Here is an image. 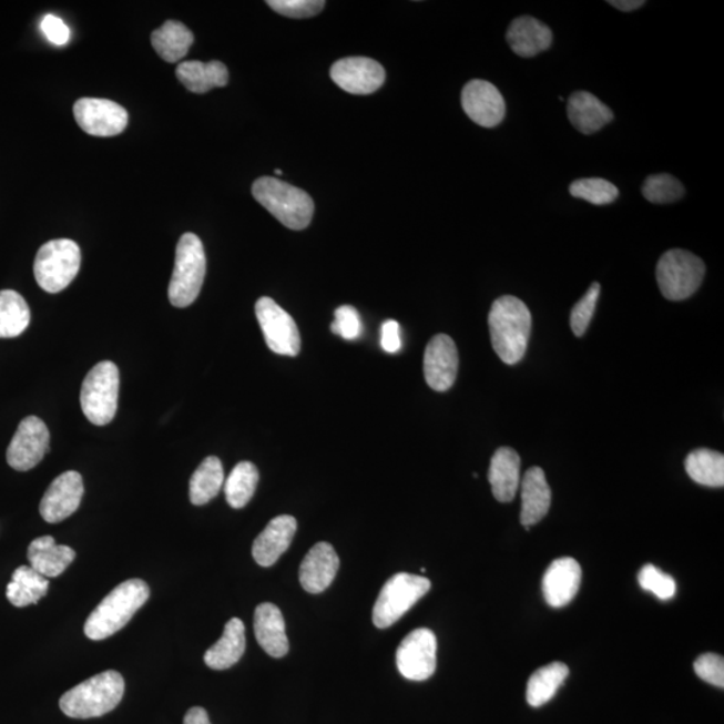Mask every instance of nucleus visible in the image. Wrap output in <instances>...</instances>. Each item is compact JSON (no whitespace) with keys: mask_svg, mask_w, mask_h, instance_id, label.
Here are the masks:
<instances>
[{"mask_svg":"<svg viewBox=\"0 0 724 724\" xmlns=\"http://www.w3.org/2000/svg\"><path fill=\"white\" fill-rule=\"evenodd\" d=\"M489 326L492 348L504 364L514 365L527 354L531 314L521 299L499 297L491 306Z\"/></svg>","mask_w":724,"mask_h":724,"instance_id":"nucleus-1","label":"nucleus"},{"mask_svg":"<svg viewBox=\"0 0 724 724\" xmlns=\"http://www.w3.org/2000/svg\"><path fill=\"white\" fill-rule=\"evenodd\" d=\"M145 581L132 579L115 587L88 618L85 634L94 642L113 636L130 623L141 606L150 599Z\"/></svg>","mask_w":724,"mask_h":724,"instance_id":"nucleus-2","label":"nucleus"},{"mask_svg":"<svg viewBox=\"0 0 724 724\" xmlns=\"http://www.w3.org/2000/svg\"><path fill=\"white\" fill-rule=\"evenodd\" d=\"M124 692V677L118 671H105L63 694L60 707L74 720H91L111 713L123 701Z\"/></svg>","mask_w":724,"mask_h":724,"instance_id":"nucleus-3","label":"nucleus"},{"mask_svg":"<svg viewBox=\"0 0 724 724\" xmlns=\"http://www.w3.org/2000/svg\"><path fill=\"white\" fill-rule=\"evenodd\" d=\"M253 195L287 228L304 230L313 220V198L305 191L277 177H259L253 184Z\"/></svg>","mask_w":724,"mask_h":724,"instance_id":"nucleus-4","label":"nucleus"},{"mask_svg":"<svg viewBox=\"0 0 724 724\" xmlns=\"http://www.w3.org/2000/svg\"><path fill=\"white\" fill-rule=\"evenodd\" d=\"M207 259L203 243L195 234H184L177 243L175 268L170 282L169 297L175 307L195 303L206 277Z\"/></svg>","mask_w":724,"mask_h":724,"instance_id":"nucleus-5","label":"nucleus"},{"mask_svg":"<svg viewBox=\"0 0 724 724\" xmlns=\"http://www.w3.org/2000/svg\"><path fill=\"white\" fill-rule=\"evenodd\" d=\"M120 371L112 361H101L83 380L80 401L83 415L94 426H106L119 406Z\"/></svg>","mask_w":724,"mask_h":724,"instance_id":"nucleus-6","label":"nucleus"},{"mask_svg":"<svg viewBox=\"0 0 724 724\" xmlns=\"http://www.w3.org/2000/svg\"><path fill=\"white\" fill-rule=\"evenodd\" d=\"M81 267V249L70 239L44 243L34 262L37 284L44 292L57 294L72 284Z\"/></svg>","mask_w":724,"mask_h":724,"instance_id":"nucleus-7","label":"nucleus"},{"mask_svg":"<svg viewBox=\"0 0 724 724\" xmlns=\"http://www.w3.org/2000/svg\"><path fill=\"white\" fill-rule=\"evenodd\" d=\"M706 266L704 262L685 249H670L660 258L656 278L664 298L670 300L687 299L701 287Z\"/></svg>","mask_w":724,"mask_h":724,"instance_id":"nucleus-8","label":"nucleus"},{"mask_svg":"<svg viewBox=\"0 0 724 724\" xmlns=\"http://www.w3.org/2000/svg\"><path fill=\"white\" fill-rule=\"evenodd\" d=\"M431 589L426 577L397 573L383 587L374 606L371 619L380 630L399 621Z\"/></svg>","mask_w":724,"mask_h":724,"instance_id":"nucleus-9","label":"nucleus"},{"mask_svg":"<svg viewBox=\"0 0 724 724\" xmlns=\"http://www.w3.org/2000/svg\"><path fill=\"white\" fill-rule=\"evenodd\" d=\"M255 313L261 329L264 332L266 344L274 354L290 357L299 354V330L290 314L268 297L258 299Z\"/></svg>","mask_w":724,"mask_h":724,"instance_id":"nucleus-10","label":"nucleus"},{"mask_svg":"<svg viewBox=\"0 0 724 724\" xmlns=\"http://www.w3.org/2000/svg\"><path fill=\"white\" fill-rule=\"evenodd\" d=\"M438 640L432 631L419 628L402 640L396 652L397 669L408 681L422 682L437 670Z\"/></svg>","mask_w":724,"mask_h":724,"instance_id":"nucleus-11","label":"nucleus"},{"mask_svg":"<svg viewBox=\"0 0 724 724\" xmlns=\"http://www.w3.org/2000/svg\"><path fill=\"white\" fill-rule=\"evenodd\" d=\"M50 432L37 416H29L19 425L8 450V463L17 471H29L40 465L49 452Z\"/></svg>","mask_w":724,"mask_h":724,"instance_id":"nucleus-12","label":"nucleus"},{"mask_svg":"<svg viewBox=\"0 0 724 724\" xmlns=\"http://www.w3.org/2000/svg\"><path fill=\"white\" fill-rule=\"evenodd\" d=\"M73 112L81 130L95 137L118 136L128 125L125 109L104 99H81Z\"/></svg>","mask_w":724,"mask_h":724,"instance_id":"nucleus-13","label":"nucleus"},{"mask_svg":"<svg viewBox=\"0 0 724 724\" xmlns=\"http://www.w3.org/2000/svg\"><path fill=\"white\" fill-rule=\"evenodd\" d=\"M330 77L345 92L365 95L379 91L386 81V70L370 58L349 57L332 67Z\"/></svg>","mask_w":724,"mask_h":724,"instance_id":"nucleus-14","label":"nucleus"},{"mask_svg":"<svg viewBox=\"0 0 724 724\" xmlns=\"http://www.w3.org/2000/svg\"><path fill=\"white\" fill-rule=\"evenodd\" d=\"M461 106L473 121L483 128H494L502 123L506 102L498 88L489 81L472 80L461 92Z\"/></svg>","mask_w":724,"mask_h":724,"instance_id":"nucleus-15","label":"nucleus"},{"mask_svg":"<svg viewBox=\"0 0 724 724\" xmlns=\"http://www.w3.org/2000/svg\"><path fill=\"white\" fill-rule=\"evenodd\" d=\"M83 497L82 477L77 471H67L53 480L41 501L40 511L44 521H65L80 508Z\"/></svg>","mask_w":724,"mask_h":724,"instance_id":"nucleus-16","label":"nucleus"},{"mask_svg":"<svg viewBox=\"0 0 724 724\" xmlns=\"http://www.w3.org/2000/svg\"><path fill=\"white\" fill-rule=\"evenodd\" d=\"M459 355L453 339L446 335L432 337L425 354V377L429 387L446 392L457 380Z\"/></svg>","mask_w":724,"mask_h":724,"instance_id":"nucleus-17","label":"nucleus"},{"mask_svg":"<svg viewBox=\"0 0 724 724\" xmlns=\"http://www.w3.org/2000/svg\"><path fill=\"white\" fill-rule=\"evenodd\" d=\"M582 570L572 557L552 562L543 575L542 592L544 600L553 608H562L572 602L579 593Z\"/></svg>","mask_w":724,"mask_h":724,"instance_id":"nucleus-18","label":"nucleus"},{"mask_svg":"<svg viewBox=\"0 0 724 724\" xmlns=\"http://www.w3.org/2000/svg\"><path fill=\"white\" fill-rule=\"evenodd\" d=\"M338 568L339 559L330 543L314 544L300 563V585L312 594L323 593L335 581Z\"/></svg>","mask_w":724,"mask_h":724,"instance_id":"nucleus-19","label":"nucleus"},{"mask_svg":"<svg viewBox=\"0 0 724 724\" xmlns=\"http://www.w3.org/2000/svg\"><path fill=\"white\" fill-rule=\"evenodd\" d=\"M297 519L292 516H279L272 519L266 529L256 537L253 544V557L258 565L273 567L279 557L290 548L297 531Z\"/></svg>","mask_w":724,"mask_h":724,"instance_id":"nucleus-20","label":"nucleus"},{"mask_svg":"<svg viewBox=\"0 0 724 724\" xmlns=\"http://www.w3.org/2000/svg\"><path fill=\"white\" fill-rule=\"evenodd\" d=\"M255 638L268 655L284 657L288 652V639L284 614L277 605L265 602L254 613Z\"/></svg>","mask_w":724,"mask_h":724,"instance_id":"nucleus-21","label":"nucleus"},{"mask_svg":"<svg viewBox=\"0 0 724 724\" xmlns=\"http://www.w3.org/2000/svg\"><path fill=\"white\" fill-rule=\"evenodd\" d=\"M489 482L498 502L509 503L521 486V458L510 447H501L491 459Z\"/></svg>","mask_w":724,"mask_h":724,"instance_id":"nucleus-22","label":"nucleus"},{"mask_svg":"<svg viewBox=\"0 0 724 724\" xmlns=\"http://www.w3.org/2000/svg\"><path fill=\"white\" fill-rule=\"evenodd\" d=\"M521 523L529 530L548 514L552 503V490L541 467H531L521 482Z\"/></svg>","mask_w":724,"mask_h":724,"instance_id":"nucleus-23","label":"nucleus"},{"mask_svg":"<svg viewBox=\"0 0 724 724\" xmlns=\"http://www.w3.org/2000/svg\"><path fill=\"white\" fill-rule=\"evenodd\" d=\"M506 38H508L511 50L523 58H531L542 53L553 42L552 30L538 19L529 16L514 19Z\"/></svg>","mask_w":724,"mask_h":724,"instance_id":"nucleus-24","label":"nucleus"},{"mask_svg":"<svg viewBox=\"0 0 724 724\" xmlns=\"http://www.w3.org/2000/svg\"><path fill=\"white\" fill-rule=\"evenodd\" d=\"M613 118L611 109L595 95L582 91L570 95L568 119L577 131L593 134L610 124Z\"/></svg>","mask_w":724,"mask_h":724,"instance_id":"nucleus-25","label":"nucleus"},{"mask_svg":"<svg viewBox=\"0 0 724 724\" xmlns=\"http://www.w3.org/2000/svg\"><path fill=\"white\" fill-rule=\"evenodd\" d=\"M28 559L35 572L47 579H54L74 561L75 552L67 544L55 543L53 537L44 536L30 543Z\"/></svg>","mask_w":724,"mask_h":724,"instance_id":"nucleus-26","label":"nucleus"},{"mask_svg":"<svg viewBox=\"0 0 724 724\" xmlns=\"http://www.w3.org/2000/svg\"><path fill=\"white\" fill-rule=\"evenodd\" d=\"M246 651V628L239 619H231L222 638L204 655V663L216 671L233 667Z\"/></svg>","mask_w":724,"mask_h":724,"instance_id":"nucleus-27","label":"nucleus"},{"mask_svg":"<svg viewBox=\"0 0 724 724\" xmlns=\"http://www.w3.org/2000/svg\"><path fill=\"white\" fill-rule=\"evenodd\" d=\"M176 77L190 92L196 94L207 93L211 89L223 88L228 83V70L220 61L182 62L176 69Z\"/></svg>","mask_w":724,"mask_h":724,"instance_id":"nucleus-28","label":"nucleus"},{"mask_svg":"<svg viewBox=\"0 0 724 724\" xmlns=\"http://www.w3.org/2000/svg\"><path fill=\"white\" fill-rule=\"evenodd\" d=\"M152 47L165 62L175 63L188 54L194 34L187 26L177 21H166L162 28L153 31Z\"/></svg>","mask_w":724,"mask_h":724,"instance_id":"nucleus-29","label":"nucleus"},{"mask_svg":"<svg viewBox=\"0 0 724 724\" xmlns=\"http://www.w3.org/2000/svg\"><path fill=\"white\" fill-rule=\"evenodd\" d=\"M49 591L47 577L35 572L31 567H19L14 573L6 595L12 605L24 608L37 604Z\"/></svg>","mask_w":724,"mask_h":724,"instance_id":"nucleus-30","label":"nucleus"},{"mask_svg":"<svg viewBox=\"0 0 724 724\" xmlns=\"http://www.w3.org/2000/svg\"><path fill=\"white\" fill-rule=\"evenodd\" d=\"M569 676L567 664L554 662L534 672L529 679L527 697L531 707H541L552 701Z\"/></svg>","mask_w":724,"mask_h":724,"instance_id":"nucleus-31","label":"nucleus"},{"mask_svg":"<svg viewBox=\"0 0 724 724\" xmlns=\"http://www.w3.org/2000/svg\"><path fill=\"white\" fill-rule=\"evenodd\" d=\"M224 485L223 465L220 458L208 457L197 467L190 482V499L195 506L213 501Z\"/></svg>","mask_w":724,"mask_h":724,"instance_id":"nucleus-32","label":"nucleus"},{"mask_svg":"<svg viewBox=\"0 0 724 724\" xmlns=\"http://www.w3.org/2000/svg\"><path fill=\"white\" fill-rule=\"evenodd\" d=\"M685 471L694 482L707 487L724 486L723 453L701 448L685 459Z\"/></svg>","mask_w":724,"mask_h":724,"instance_id":"nucleus-33","label":"nucleus"},{"mask_svg":"<svg viewBox=\"0 0 724 724\" xmlns=\"http://www.w3.org/2000/svg\"><path fill=\"white\" fill-rule=\"evenodd\" d=\"M30 307L21 294L0 292V338L21 336L30 325Z\"/></svg>","mask_w":724,"mask_h":724,"instance_id":"nucleus-34","label":"nucleus"},{"mask_svg":"<svg viewBox=\"0 0 724 724\" xmlns=\"http://www.w3.org/2000/svg\"><path fill=\"white\" fill-rule=\"evenodd\" d=\"M259 472L252 461H241L231 471L230 477L224 483V492L231 508L243 509L252 501L258 486Z\"/></svg>","mask_w":724,"mask_h":724,"instance_id":"nucleus-35","label":"nucleus"},{"mask_svg":"<svg viewBox=\"0 0 724 724\" xmlns=\"http://www.w3.org/2000/svg\"><path fill=\"white\" fill-rule=\"evenodd\" d=\"M569 191L574 197L582 198L594 206H605L619 197L616 185L600 177L580 179L570 185Z\"/></svg>","mask_w":724,"mask_h":724,"instance_id":"nucleus-36","label":"nucleus"},{"mask_svg":"<svg viewBox=\"0 0 724 724\" xmlns=\"http://www.w3.org/2000/svg\"><path fill=\"white\" fill-rule=\"evenodd\" d=\"M642 192L650 203L669 204L681 201L685 191L676 177L669 173H659L646 179Z\"/></svg>","mask_w":724,"mask_h":724,"instance_id":"nucleus-37","label":"nucleus"},{"mask_svg":"<svg viewBox=\"0 0 724 724\" xmlns=\"http://www.w3.org/2000/svg\"><path fill=\"white\" fill-rule=\"evenodd\" d=\"M638 580L644 591L655 594L660 600H671L676 594L675 580L655 565L643 567L640 570Z\"/></svg>","mask_w":724,"mask_h":724,"instance_id":"nucleus-38","label":"nucleus"},{"mask_svg":"<svg viewBox=\"0 0 724 724\" xmlns=\"http://www.w3.org/2000/svg\"><path fill=\"white\" fill-rule=\"evenodd\" d=\"M600 293L601 286L598 282H594L588 288L585 296L574 305L572 314H570V325H572V330L577 337L585 335L588 326L592 322L595 306H598Z\"/></svg>","mask_w":724,"mask_h":724,"instance_id":"nucleus-39","label":"nucleus"},{"mask_svg":"<svg viewBox=\"0 0 724 724\" xmlns=\"http://www.w3.org/2000/svg\"><path fill=\"white\" fill-rule=\"evenodd\" d=\"M267 4L281 16L297 19L312 18L325 8L323 0H268Z\"/></svg>","mask_w":724,"mask_h":724,"instance_id":"nucleus-40","label":"nucleus"},{"mask_svg":"<svg viewBox=\"0 0 724 724\" xmlns=\"http://www.w3.org/2000/svg\"><path fill=\"white\" fill-rule=\"evenodd\" d=\"M330 329L348 341L360 337L363 333L360 314L354 306H339L335 312V323L332 324Z\"/></svg>","mask_w":724,"mask_h":724,"instance_id":"nucleus-41","label":"nucleus"},{"mask_svg":"<svg viewBox=\"0 0 724 724\" xmlns=\"http://www.w3.org/2000/svg\"><path fill=\"white\" fill-rule=\"evenodd\" d=\"M694 669L696 675L704 682L713 684L715 687H724V660L722 656L715 655V653H704L696 659Z\"/></svg>","mask_w":724,"mask_h":724,"instance_id":"nucleus-42","label":"nucleus"},{"mask_svg":"<svg viewBox=\"0 0 724 724\" xmlns=\"http://www.w3.org/2000/svg\"><path fill=\"white\" fill-rule=\"evenodd\" d=\"M41 30L51 43L63 47L70 41V30L61 18L47 16L42 19Z\"/></svg>","mask_w":724,"mask_h":724,"instance_id":"nucleus-43","label":"nucleus"},{"mask_svg":"<svg viewBox=\"0 0 724 724\" xmlns=\"http://www.w3.org/2000/svg\"><path fill=\"white\" fill-rule=\"evenodd\" d=\"M381 346L388 354H397L401 349L400 325L394 319L381 326Z\"/></svg>","mask_w":724,"mask_h":724,"instance_id":"nucleus-44","label":"nucleus"},{"mask_svg":"<svg viewBox=\"0 0 724 724\" xmlns=\"http://www.w3.org/2000/svg\"><path fill=\"white\" fill-rule=\"evenodd\" d=\"M184 724H211L207 711L202 707H192L184 716Z\"/></svg>","mask_w":724,"mask_h":724,"instance_id":"nucleus-45","label":"nucleus"},{"mask_svg":"<svg viewBox=\"0 0 724 724\" xmlns=\"http://www.w3.org/2000/svg\"><path fill=\"white\" fill-rule=\"evenodd\" d=\"M608 3L613 6L614 9L625 11V12L638 10L645 4L643 0H610V2Z\"/></svg>","mask_w":724,"mask_h":724,"instance_id":"nucleus-46","label":"nucleus"},{"mask_svg":"<svg viewBox=\"0 0 724 724\" xmlns=\"http://www.w3.org/2000/svg\"><path fill=\"white\" fill-rule=\"evenodd\" d=\"M275 173H277V175H282V171H281V170H275Z\"/></svg>","mask_w":724,"mask_h":724,"instance_id":"nucleus-47","label":"nucleus"}]
</instances>
